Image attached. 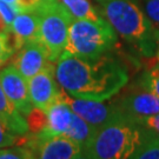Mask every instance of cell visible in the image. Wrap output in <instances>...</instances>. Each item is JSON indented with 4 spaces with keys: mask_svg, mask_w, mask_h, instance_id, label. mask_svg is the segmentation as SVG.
Masks as SVG:
<instances>
[{
    "mask_svg": "<svg viewBox=\"0 0 159 159\" xmlns=\"http://www.w3.org/2000/svg\"><path fill=\"white\" fill-rule=\"evenodd\" d=\"M56 77L68 96L98 102L118 94L129 81L126 68L106 56L97 59L60 58L56 65Z\"/></svg>",
    "mask_w": 159,
    "mask_h": 159,
    "instance_id": "cell-1",
    "label": "cell"
},
{
    "mask_svg": "<svg viewBox=\"0 0 159 159\" xmlns=\"http://www.w3.org/2000/svg\"><path fill=\"white\" fill-rule=\"evenodd\" d=\"M100 4L106 20L117 34L144 56H156L159 32L137 4L132 0H102Z\"/></svg>",
    "mask_w": 159,
    "mask_h": 159,
    "instance_id": "cell-2",
    "label": "cell"
},
{
    "mask_svg": "<svg viewBox=\"0 0 159 159\" xmlns=\"http://www.w3.org/2000/svg\"><path fill=\"white\" fill-rule=\"evenodd\" d=\"M142 132L143 126L123 112L119 117L94 130L83 150V158H131L140 143Z\"/></svg>",
    "mask_w": 159,
    "mask_h": 159,
    "instance_id": "cell-3",
    "label": "cell"
},
{
    "mask_svg": "<svg viewBox=\"0 0 159 159\" xmlns=\"http://www.w3.org/2000/svg\"><path fill=\"white\" fill-rule=\"evenodd\" d=\"M117 41V32L107 20L74 19L68 33L64 57L97 59L113 48Z\"/></svg>",
    "mask_w": 159,
    "mask_h": 159,
    "instance_id": "cell-4",
    "label": "cell"
},
{
    "mask_svg": "<svg viewBox=\"0 0 159 159\" xmlns=\"http://www.w3.org/2000/svg\"><path fill=\"white\" fill-rule=\"evenodd\" d=\"M35 11L39 14L38 40L47 52L48 59L56 63L65 50L74 18L60 0H44Z\"/></svg>",
    "mask_w": 159,
    "mask_h": 159,
    "instance_id": "cell-5",
    "label": "cell"
},
{
    "mask_svg": "<svg viewBox=\"0 0 159 159\" xmlns=\"http://www.w3.org/2000/svg\"><path fill=\"white\" fill-rule=\"evenodd\" d=\"M29 94L33 107L47 111L54 102L63 99L66 92L58 83L56 66L51 63L27 80Z\"/></svg>",
    "mask_w": 159,
    "mask_h": 159,
    "instance_id": "cell-6",
    "label": "cell"
},
{
    "mask_svg": "<svg viewBox=\"0 0 159 159\" xmlns=\"http://www.w3.org/2000/svg\"><path fill=\"white\" fill-rule=\"evenodd\" d=\"M65 99L70 104L74 113L86 120L89 124H91L94 129L100 127L123 113L120 107L116 104H104L98 100L73 98L68 96L67 93Z\"/></svg>",
    "mask_w": 159,
    "mask_h": 159,
    "instance_id": "cell-7",
    "label": "cell"
},
{
    "mask_svg": "<svg viewBox=\"0 0 159 159\" xmlns=\"http://www.w3.org/2000/svg\"><path fill=\"white\" fill-rule=\"evenodd\" d=\"M0 84L6 97L14 105V107L27 117L34 108L29 94L27 79L14 65H10L0 72Z\"/></svg>",
    "mask_w": 159,
    "mask_h": 159,
    "instance_id": "cell-8",
    "label": "cell"
},
{
    "mask_svg": "<svg viewBox=\"0 0 159 159\" xmlns=\"http://www.w3.org/2000/svg\"><path fill=\"white\" fill-rule=\"evenodd\" d=\"M51 63L53 61L48 59L47 52L39 40H32L19 50L13 65L29 80Z\"/></svg>",
    "mask_w": 159,
    "mask_h": 159,
    "instance_id": "cell-9",
    "label": "cell"
},
{
    "mask_svg": "<svg viewBox=\"0 0 159 159\" xmlns=\"http://www.w3.org/2000/svg\"><path fill=\"white\" fill-rule=\"evenodd\" d=\"M118 106L127 117L140 124L143 119L159 113V97L144 89L124 97Z\"/></svg>",
    "mask_w": 159,
    "mask_h": 159,
    "instance_id": "cell-10",
    "label": "cell"
},
{
    "mask_svg": "<svg viewBox=\"0 0 159 159\" xmlns=\"http://www.w3.org/2000/svg\"><path fill=\"white\" fill-rule=\"evenodd\" d=\"M39 14L37 11H20L12 23L10 34L16 51H19L25 44L38 40Z\"/></svg>",
    "mask_w": 159,
    "mask_h": 159,
    "instance_id": "cell-11",
    "label": "cell"
},
{
    "mask_svg": "<svg viewBox=\"0 0 159 159\" xmlns=\"http://www.w3.org/2000/svg\"><path fill=\"white\" fill-rule=\"evenodd\" d=\"M65 97L66 93L63 97V99L54 102L46 111L47 127L44 131H47L53 134H64L68 129V126L71 125L74 112L72 111L70 104L66 102Z\"/></svg>",
    "mask_w": 159,
    "mask_h": 159,
    "instance_id": "cell-12",
    "label": "cell"
},
{
    "mask_svg": "<svg viewBox=\"0 0 159 159\" xmlns=\"http://www.w3.org/2000/svg\"><path fill=\"white\" fill-rule=\"evenodd\" d=\"M0 120L13 133L18 136H23L29 131L27 119L8 100V98L6 97L5 92L2 90L1 84H0Z\"/></svg>",
    "mask_w": 159,
    "mask_h": 159,
    "instance_id": "cell-13",
    "label": "cell"
},
{
    "mask_svg": "<svg viewBox=\"0 0 159 159\" xmlns=\"http://www.w3.org/2000/svg\"><path fill=\"white\" fill-rule=\"evenodd\" d=\"M133 159H159V136L143 127L140 143L131 156Z\"/></svg>",
    "mask_w": 159,
    "mask_h": 159,
    "instance_id": "cell-14",
    "label": "cell"
},
{
    "mask_svg": "<svg viewBox=\"0 0 159 159\" xmlns=\"http://www.w3.org/2000/svg\"><path fill=\"white\" fill-rule=\"evenodd\" d=\"M94 130L96 129L91 124H89L86 120H84L78 114L74 113L71 125L68 126V129L64 134L70 137L71 139H73L74 142H77L78 144H80L83 150H84V148L87 145V143L90 142V139L93 136Z\"/></svg>",
    "mask_w": 159,
    "mask_h": 159,
    "instance_id": "cell-15",
    "label": "cell"
},
{
    "mask_svg": "<svg viewBox=\"0 0 159 159\" xmlns=\"http://www.w3.org/2000/svg\"><path fill=\"white\" fill-rule=\"evenodd\" d=\"M60 2L67 8V11L74 19L93 21L102 19L89 0H60Z\"/></svg>",
    "mask_w": 159,
    "mask_h": 159,
    "instance_id": "cell-16",
    "label": "cell"
},
{
    "mask_svg": "<svg viewBox=\"0 0 159 159\" xmlns=\"http://www.w3.org/2000/svg\"><path fill=\"white\" fill-rule=\"evenodd\" d=\"M143 85L145 90L159 97V59H157V63L144 75Z\"/></svg>",
    "mask_w": 159,
    "mask_h": 159,
    "instance_id": "cell-17",
    "label": "cell"
},
{
    "mask_svg": "<svg viewBox=\"0 0 159 159\" xmlns=\"http://www.w3.org/2000/svg\"><path fill=\"white\" fill-rule=\"evenodd\" d=\"M34 158L31 150L21 145H13V148H0V159H29Z\"/></svg>",
    "mask_w": 159,
    "mask_h": 159,
    "instance_id": "cell-18",
    "label": "cell"
},
{
    "mask_svg": "<svg viewBox=\"0 0 159 159\" xmlns=\"http://www.w3.org/2000/svg\"><path fill=\"white\" fill-rule=\"evenodd\" d=\"M14 52H16V48L12 43L10 32H1L0 33V67L12 57Z\"/></svg>",
    "mask_w": 159,
    "mask_h": 159,
    "instance_id": "cell-19",
    "label": "cell"
},
{
    "mask_svg": "<svg viewBox=\"0 0 159 159\" xmlns=\"http://www.w3.org/2000/svg\"><path fill=\"white\" fill-rule=\"evenodd\" d=\"M19 136L13 133L7 126L0 120V148L16 145Z\"/></svg>",
    "mask_w": 159,
    "mask_h": 159,
    "instance_id": "cell-20",
    "label": "cell"
},
{
    "mask_svg": "<svg viewBox=\"0 0 159 159\" xmlns=\"http://www.w3.org/2000/svg\"><path fill=\"white\" fill-rule=\"evenodd\" d=\"M145 14L156 27H159V0H146Z\"/></svg>",
    "mask_w": 159,
    "mask_h": 159,
    "instance_id": "cell-21",
    "label": "cell"
},
{
    "mask_svg": "<svg viewBox=\"0 0 159 159\" xmlns=\"http://www.w3.org/2000/svg\"><path fill=\"white\" fill-rule=\"evenodd\" d=\"M140 125L143 127H145V129H148V130L152 131V132H154L156 134L159 136V113L143 119L140 121Z\"/></svg>",
    "mask_w": 159,
    "mask_h": 159,
    "instance_id": "cell-22",
    "label": "cell"
},
{
    "mask_svg": "<svg viewBox=\"0 0 159 159\" xmlns=\"http://www.w3.org/2000/svg\"><path fill=\"white\" fill-rule=\"evenodd\" d=\"M44 0H18L19 11H35L39 8Z\"/></svg>",
    "mask_w": 159,
    "mask_h": 159,
    "instance_id": "cell-23",
    "label": "cell"
},
{
    "mask_svg": "<svg viewBox=\"0 0 159 159\" xmlns=\"http://www.w3.org/2000/svg\"><path fill=\"white\" fill-rule=\"evenodd\" d=\"M4 2H6V4H8V5H13V6H16L18 8V0H2ZM20 12V11H19Z\"/></svg>",
    "mask_w": 159,
    "mask_h": 159,
    "instance_id": "cell-24",
    "label": "cell"
},
{
    "mask_svg": "<svg viewBox=\"0 0 159 159\" xmlns=\"http://www.w3.org/2000/svg\"><path fill=\"white\" fill-rule=\"evenodd\" d=\"M156 59H159V38H158V47H157V53H156Z\"/></svg>",
    "mask_w": 159,
    "mask_h": 159,
    "instance_id": "cell-25",
    "label": "cell"
},
{
    "mask_svg": "<svg viewBox=\"0 0 159 159\" xmlns=\"http://www.w3.org/2000/svg\"><path fill=\"white\" fill-rule=\"evenodd\" d=\"M98 1H99V2H102V0H98Z\"/></svg>",
    "mask_w": 159,
    "mask_h": 159,
    "instance_id": "cell-26",
    "label": "cell"
}]
</instances>
